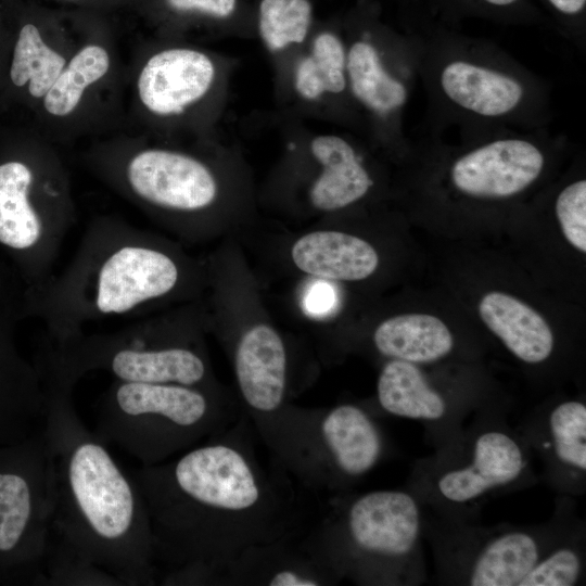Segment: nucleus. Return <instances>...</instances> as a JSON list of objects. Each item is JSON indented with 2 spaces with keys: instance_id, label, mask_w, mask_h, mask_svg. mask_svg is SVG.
Listing matches in <instances>:
<instances>
[{
  "instance_id": "f257e3e1",
  "label": "nucleus",
  "mask_w": 586,
  "mask_h": 586,
  "mask_svg": "<svg viewBox=\"0 0 586 586\" xmlns=\"http://www.w3.org/2000/svg\"><path fill=\"white\" fill-rule=\"evenodd\" d=\"M43 434L53 510L47 585H151L154 552L145 500L107 444L80 421L74 388L46 383Z\"/></svg>"
},
{
  "instance_id": "f03ea898",
  "label": "nucleus",
  "mask_w": 586,
  "mask_h": 586,
  "mask_svg": "<svg viewBox=\"0 0 586 586\" xmlns=\"http://www.w3.org/2000/svg\"><path fill=\"white\" fill-rule=\"evenodd\" d=\"M403 15L426 97L424 132L549 128L551 88L542 76L494 41L443 23L422 0H404Z\"/></svg>"
},
{
  "instance_id": "7ed1b4c3",
  "label": "nucleus",
  "mask_w": 586,
  "mask_h": 586,
  "mask_svg": "<svg viewBox=\"0 0 586 586\" xmlns=\"http://www.w3.org/2000/svg\"><path fill=\"white\" fill-rule=\"evenodd\" d=\"M132 476L148 508L154 560L176 566L174 575L228 562L230 525L267 512L258 471L229 443L194 446L171 462L142 466Z\"/></svg>"
},
{
  "instance_id": "20e7f679",
  "label": "nucleus",
  "mask_w": 586,
  "mask_h": 586,
  "mask_svg": "<svg viewBox=\"0 0 586 586\" xmlns=\"http://www.w3.org/2000/svg\"><path fill=\"white\" fill-rule=\"evenodd\" d=\"M178 259L145 231L113 215L86 226L66 267L33 291L31 310L48 342H61L93 323L135 318L181 284Z\"/></svg>"
},
{
  "instance_id": "39448f33",
  "label": "nucleus",
  "mask_w": 586,
  "mask_h": 586,
  "mask_svg": "<svg viewBox=\"0 0 586 586\" xmlns=\"http://www.w3.org/2000/svg\"><path fill=\"white\" fill-rule=\"evenodd\" d=\"M533 460L508 415L480 407L455 437L416 461L408 491L441 518L477 520L487 499L537 483Z\"/></svg>"
},
{
  "instance_id": "423d86ee",
  "label": "nucleus",
  "mask_w": 586,
  "mask_h": 586,
  "mask_svg": "<svg viewBox=\"0 0 586 586\" xmlns=\"http://www.w3.org/2000/svg\"><path fill=\"white\" fill-rule=\"evenodd\" d=\"M2 137L0 243L21 254L36 290L54 275L76 221L71 176L60 146L28 125Z\"/></svg>"
},
{
  "instance_id": "0eeeda50",
  "label": "nucleus",
  "mask_w": 586,
  "mask_h": 586,
  "mask_svg": "<svg viewBox=\"0 0 586 586\" xmlns=\"http://www.w3.org/2000/svg\"><path fill=\"white\" fill-rule=\"evenodd\" d=\"M43 382L75 388L80 378L105 371L115 380L203 387L202 354L156 319L137 320L112 331H82L46 343L36 365Z\"/></svg>"
},
{
  "instance_id": "6e6552de",
  "label": "nucleus",
  "mask_w": 586,
  "mask_h": 586,
  "mask_svg": "<svg viewBox=\"0 0 586 586\" xmlns=\"http://www.w3.org/2000/svg\"><path fill=\"white\" fill-rule=\"evenodd\" d=\"M106 15L87 12L78 46L30 115L29 127L61 146L125 127V73Z\"/></svg>"
},
{
  "instance_id": "1a4fd4ad",
  "label": "nucleus",
  "mask_w": 586,
  "mask_h": 586,
  "mask_svg": "<svg viewBox=\"0 0 586 586\" xmlns=\"http://www.w3.org/2000/svg\"><path fill=\"white\" fill-rule=\"evenodd\" d=\"M573 497L559 496L540 524L483 526L449 520L421 508L422 536L433 550L436 581L444 585L518 586L539 558L578 518Z\"/></svg>"
},
{
  "instance_id": "9d476101",
  "label": "nucleus",
  "mask_w": 586,
  "mask_h": 586,
  "mask_svg": "<svg viewBox=\"0 0 586 586\" xmlns=\"http://www.w3.org/2000/svg\"><path fill=\"white\" fill-rule=\"evenodd\" d=\"M219 420L203 387L115 380L100 398L94 433L153 466L194 447Z\"/></svg>"
},
{
  "instance_id": "9b49d317",
  "label": "nucleus",
  "mask_w": 586,
  "mask_h": 586,
  "mask_svg": "<svg viewBox=\"0 0 586 586\" xmlns=\"http://www.w3.org/2000/svg\"><path fill=\"white\" fill-rule=\"evenodd\" d=\"M422 537L421 506L408 489L361 494L341 518L337 566L361 584L421 585Z\"/></svg>"
},
{
  "instance_id": "f8f14e48",
  "label": "nucleus",
  "mask_w": 586,
  "mask_h": 586,
  "mask_svg": "<svg viewBox=\"0 0 586 586\" xmlns=\"http://www.w3.org/2000/svg\"><path fill=\"white\" fill-rule=\"evenodd\" d=\"M53 510L43 429L0 447V584H42Z\"/></svg>"
},
{
  "instance_id": "ddd939ff",
  "label": "nucleus",
  "mask_w": 586,
  "mask_h": 586,
  "mask_svg": "<svg viewBox=\"0 0 586 586\" xmlns=\"http://www.w3.org/2000/svg\"><path fill=\"white\" fill-rule=\"evenodd\" d=\"M423 140L446 164L450 189L474 201L515 198L539 181L550 157L566 145V135L549 128L502 129L459 137L457 145L423 132Z\"/></svg>"
},
{
  "instance_id": "4468645a",
  "label": "nucleus",
  "mask_w": 586,
  "mask_h": 586,
  "mask_svg": "<svg viewBox=\"0 0 586 586\" xmlns=\"http://www.w3.org/2000/svg\"><path fill=\"white\" fill-rule=\"evenodd\" d=\"M215 77L212 58L199 49L136 47L126 64L122 131L144 132L188 115L207 97Z\"/></svg>"
},
{
  "instance_id": "2eb2a0df",
  "label": "nucleus",
  "mask_w": 586,
  "mask_h": 586,
  "mask_svg": "<svg viewBox=\"0 0 586 586\" xmlns=\"http://www.w3.org/2000/svg\"><path fill=\"white\" fill-rule=\"evenodd\" d=\"M86 16V11L25 1L4 76L1 113H34L75 52Z\"/></svg>"
},
{
  "instance_id": "dca6fc26",
  "label": "nucleus",
  "mask_w": 586,
  "mask_h": 586,
  "mask_svg": "<svg viewBox=\"0 0 586 586\" xmlns=\"http://www.w3.org/2000/svg\"><path fill=\"white\" fill-rule=\"evenodd\" d=\"M348 91L378 124L381 137L408 150L402 119L418 81L412 46L405 35L375 37L372 28L353 38L346 48Z\"/></svg>"
},
{
  "instance_id": "f3484780",
  "label": "nucleus",
  "mask_w": 586,
  "mask_h": 586,
  "mask_svg": "<svg viewBox=\"0 0 586 586\" xmlns=\"http://www.w3.org/2000/svg\"><path fill=\"white\" fill-rule=\"evenodd\" d=\"M543 467V477L559 496L586 489V405L563 399L526 415L517 426Z\"/></svg>"
},
{
  "instance_id": "a211bd4d",
  "label": "nucleus",
  "mask_w": 586,
  "mask_h": 586,
  "mask_svg": "<svg viewBox=\"0 0 586 586\" xmlns=\"http://www.w3.org/2000/svg\"><path fill=\"white\" fill-rule=\"evenodd\" d=\"M378 400L387 413L420 422L435 448L455 437L472 416L461 404L436 388L418 365L391 359L377 384Z\"/></svg>"
},
{
  "instance_id": "6ab92c4d",
  "label": "nucleus",
  "mask_w": 586,
  "mask_h": 586,
  "mask_svg": "<svg viewBox=\"0 0 586 586\" xmlns=\"http://www.w3.org/2000/svg\"><path fill=\"white\" fill-rule=\"evenodd\" d=\"M47 392L39 369L20 358L0 336V447L43 429Z\"/></svg>"
},
{
  "instance_id": "aec40b11",
  "label": "nucleus",
  "mask_w": 586,
  "mask_h": 586,
  "mask_svg": "<svg viewBox=\"0 0 586 586\" xmlns=\"http://www.w3.org/2000/svg\"><path fill=\"white\" fill-rule=\"evenodd\" d=\"M320 437L336 473L351 480L370 472L385 449L378 423L365 409L352 404L339 405L321 419Z\"/></svg>"
},
{
  "instance_id": "412c9836",
  "label": "nucleus",
  "mask_w": 586,
  "mask_h": 586,
  "mask_svg": "<svg viewBox=\"0 0 586 586\" xmlns=\"http://www.w3.org/2000/svg\"><path fill=\"white\" fill-rule=\"evenodd\" d=\"M235 374L245 402L260 412H271L285 391L286 356L278 333L266 324L245 332L235 352Z\"/></svg>"
},
{
  "instance_id": "4be33fe9",
  "label": "nucleus",
  "mask_w": 586,
  "mask_h": 586,
  "mask_svg": "<svg viewBox=\"0 0 586 586\" xmlns=\"http://www.w3.org/2000/svg\"><path fill=\"white\" fill-rule=\"evenodd\" d=\"M479 313L488 329L522 362L539 365L552 355L555 336L550 327L518 298L501 292L487 293L480 302Z\"/></svg>"
},
{
  "instance_id": "5701e85b",
  "label": "nucleus",
  "mask_w": 586,
  "mask_h": 586,
  "mask_svg": "<svg viewBox=\"0 0 586 586\" xmlns=\"http://www.w3.org/2000/svg\"><path fill=\"white\" fill-rule=\"evenodd\" d=\"M322 173L310 190L313 205L321 211L346 207L365 198L373 186L355 146L335 135L316 137L310 143Z\"/></svg>"
},
{
  "instance_id": "b1692460",
  "label": "nucleus",
  "mask_w": 586,
  "mask_h": 586,
  "mask_svg": "<svg viewBox=\"0 0 586 586\" xmlns=\"http://www.w3.org/2000/svg\"><path fill=\"white\" fill-rule=\"evenodd\" d=\"M292 258L308 275L342 281L366 279L379 264L368 242L340 231H315L302 237L292 247Z\"/></svg>"
},
{
  "instance_id": "393cba45",
  "label": "nucleus",
  "mask_w": 586,
  "mask_h": 586,
  "mask_svg": "<svg viewBox=\"0 0 586 586\" xmlns=\"http://www.w3.org/2000/svg\"><path fill=\"white\" fill-rule=\"evenodd\" d=\"M373 343L380 354L416 365L441 360L454 348V337L447 326L426 314L386 319L375 329Z\"/></svg>"
},
{
  "instance_id": "a878e982",
  "label": "nucleus",
  "mask_w": 586,
  "mask_h": 586,
  "mask_svg": "<svg viewBox=\"0 0 586 586\" xmlns=\"http://www.w3.org/2000/svg\"><path fill=\"white\" fill-rule=\"evenodd\" d=\"M443 23L459 28L466 20L505 26H542L547 16L535 0H422Z\"/></svg>"
},
{
  "instance_id": "bb28decb",
  "label": "nucleus",
  "mask_w": 586,
  "mask_h": 586,
  "mask_svg": "<svg viewBox=\"0 0 586 586\" xmlns=\"http://www.w3.org/2000/svg\"><path fill=\"white\" fill-rule=\"evenodd\" d=\"M295 88L308 100L324 93L342 94L348 89L346 48L339 36L326 31L315 38L311 54L296 67Z\"/></svg>"
},
{
  "instance_id": "cd10ccee",
  "label": "nucleus",
  "mask_w": 586,
  "mask_h": 586,
  "mask_svg": "<svg viewBox=\"0 0 586 586\" xmlns=\"http://www.w3.org/2000/svg\"><path fill=\"white\" fill-rule=\"evenodd\" d=\"M586 528L577 518L518 586H575L585 582Z\"/></svg>"
},
{
  "instance_id": "c85d7f7f",
  "label": "nucleus",
  "mask_w": 586,
  "mask_h": 586,
  "mask_svg": "<svg viewBox=\"0 0 586 586\" xmlns=\"http://www.w3.org/2000/svg\"><path fill=\"white\" fill-rule=\"evenodd\" d=\"M310 20L311 5L308 0H262L259 5V34L271 51L302 42Z\"/></svg>"
},
{
  "instance_id": "c756f323",
  "label": "nucleus",
  "mask_w": 586,
  "mask_h": 586,
  "mask_svg": "<svg viewBox=\"0 0 586 586\" xmlns=\"http://www.w3.org/2000/svg\"><path fill=\"white\" fill-rule=\"evenodd\" d=\"M555 212L566 240L586 252V180H573L558 193Z\"/></svg>"
},
{
  "instance_id": "7c9ffc66",
  "label": "nucleus",
  "mask_w": 586,
  "mask_h": 586,
  "mask_svg": "<svg viewBox=\"0 0 586 586\" xmlns=\"http://www.w3.org/2000/svg\"><path fill=\"white\" fill-rule=\"evenodd\" d=\"M551 26L579 51L586 50V0H539Z\"/></svg>"
},
{
  "instance_id": "2f4dec72",
  "label": "nucleus",
  "mask_w": 586,
  "mask_h": 586,
  "mask_svg": "<svg viewBox=\"0 0 586 586\" xmlns=\"http://www.w3.org/2000/svg\"><path fill=\"white\" fill-rule=\"evenodd\" d=\"M24 0H0V114L4 76Z\"/></svg>"
},
{
  "instance_id": "473e14b6",
  "label": "nucleus",
  "mask_w": 586,
  "mask_h": 586,
  "mask_svg": "<svg viewBox=\"0 0 586 586\" xmlns=\"http://www.w3.org/2000/svg\"><path fill=\"white\" fill-rule=\"evenodd\" d=\"M169 12L224 18L232 14L235 0H161Z\"/></svg>"
},
{
  "instance_id": "72a5a7b5",
  "label": "nucleus",
  "mask_w": 586,
  "mask_h": 586,
  "mask_svg": "<svg viewBox=\"0 0 586 586\" xmlns=\"http://www.w3.org/2000/svg\"><path fill=\"white\" fill-rule=\"evenodd\" d=\"M42 4L51 3L48 7L72 10L86 11L106 15L107 13L118 10L136 11L141 0H35Z\"/></svg>"
},
{
  "instance_id": "f704fd0d",
  "label": "nucleus",
  "mask_w": 586,
  "mask_h": 586,
  "mask_svg": "<svg viewBox=\"0 0 586 586\" xmlns=\"http://www.w3.org/2000/svg\"><path fill=\"white\" fill-rule=\"evenodd\" d=\"M336 294L330 283L319 280L314 281L305 291L303 307L313 317L327 316L335 306Z\"/></svg>"
},
{
  "instance_id": "c9c22d12",
  "label": "nucleus",
  "mask_w": 586,
  "mask_h": 586,
  "mask_svg": "<svg viewBox=\"0 0 586 586\" xmlns=\"http://www.w3.org/2000/svg\"><path fill=\"white\" fill-rule=\"evenodd\" d=\"M265 582L270 586H318L322 584L316 573L293 565L271 571L265 577Z\"/></svg>"
}]
</instances>
